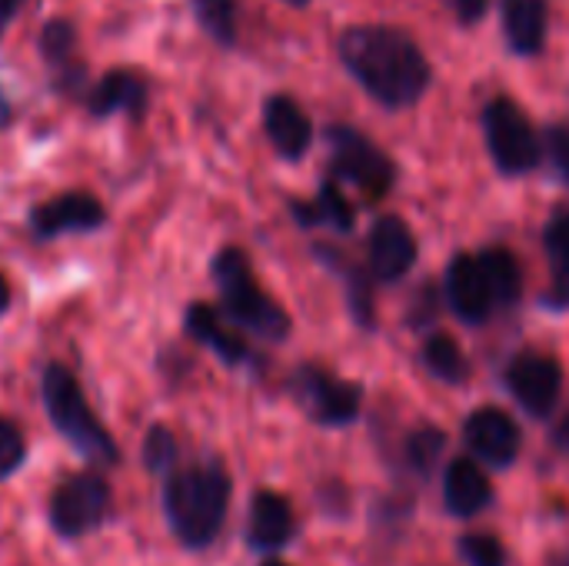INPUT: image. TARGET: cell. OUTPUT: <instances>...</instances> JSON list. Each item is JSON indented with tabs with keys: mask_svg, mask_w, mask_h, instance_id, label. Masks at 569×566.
Returning <instances> with one entry per match:
<instances>
[{
	"mask_svg": "<svg viewBox=\"0 0 569 566\" xmlns=\"http://www.w3.org/2000/svg\"><path fill=\"white\" fill-rule=\"evenodd\" d=\"M343 70L383 110L417 107L433 87V67L417 37L397 23H350L337 37Z\"/></svg>",
	"mask_w": 569,
	"mask_h": 566,
	"instance_id": "6da1fadb",
	"label": "cell"
},
{
	"mask_svg": "<svg viewBox=\"0 0 569 566\" xmlns=\"http://www.w3.org/2000/svg\"><path fill=\"white\" fill-rule=\"evenodd\" d=\"M447 3H450L453 17H457L463 27H477V23H483V17L490 13V3H493V0H447Z\"/></svg>",
	"mask_w": 569,
	"mask_h": 566,
	"instance_id": "1f68e13d",
	"label": "cell"
},
{
	"mask_svg": "<svg viewBox=\"0 0 569 566\" xmlns=\"http://www.w3.org/2000/svg\"><path fill=\"white\" fill-rule=\"evenodd\" d=\"M460 557L467 566H507V547L493 534H467L460 540Z\"/></svg>",
	"mask_w": 569,
	"mask_h": 566,
	"instance_id": "4dcf8cb0",
	"label": "cell"
},
{
	"mask_svg": "<svg viewBox=\"0 0 569 566\" xmlns=\"http://www.w3.org/2000/svg\"><path fill=\"white\" fill-rule=\"evenodd\" d=\"M553 444L563 450V454H569V414L557 424V430H553Z\"/></svg>",
	"mask_w": 569,
	"mask_h": 566,
	"instance_id": "836d02e7",
	"label": "cell"
},
{
	"mask_svg": "<svg viewBox=\"0 0 569 566\" xmlns=\"http://www.w3.org/2000/svg\"><path fill=\"white\" fill-rule=\"evenodd\" d=\"M447 450V434L440 427H420L407 437V447H403V457H407V467L420 477H430L440 464Z\"/></svg>",
	"mask_w": 569,
	"mask_h": 566,
	"instance_id": "4316f807",
	"label": "cell"
},
{
	"mask_svg": "<svg viewBox=\"0 0 569 566\" xmlns=\"http://www.w3.org/2000/svg\"><path fill=\"white\" fill-rule=\"evenodd\" d=\"M367 254H370V274L383 284H397L417 264V237L403 217L383 214L370 230Z\"/></svg>",
	"mask_w": 569,
	"mask_h": 566,
	"instance_id": "4fadbf2b",
	"label": "cell"
},
{
	"mask_svg": "<svg viewBox=\"0 0 569 566\" xmlns=\"http://www.w3.org/2000/svg\"><path fill=\"white\" fill-rule=\"evenodd\" d=\"M543 247L553 264V287L547 297L550 310H567L569 307V207L557 210L543 230Z\"/></svg>",
	"mask_w": 569,
	"mask_h": 566,
	"instance_id": "603a6c76",
	"label": "cell"
},
{
	"mask_svg": "<svg viewBox=\"0 0 569 566\" xmlns=\"http://www.w3.org/2000/svg\"><path fill=\"white\" fill-rule=\"evenodd\" d=\"M507 390L530 417H547L563 390V367L550 354H520L507 367Z\"/></svg>",
	"mask_w": 569,
	"mask_h": 566,
	"instance_id": "8fae6325",
	"label": "cell"
},
{
	"mask_svg": "<svg viewBox=\"0 0 569 566\" xmlns=\"http://www.w3.org/2000/svg\"><path fill=\"white\" fill-rule=\"evenodd\" d=\"M40 404L53 430L90 464V467H117L120 447L93 414L80 380L63 364H47L40 374Z\"/></svg>",
	"mask_w": 569,
	"mask_h": 566,
	"instance_id": "3957f363",
	"label": "cell"
},
{
	"mask_svg": "<svg viewBox=\"0 0 569 566\" xmlns=\"http://www.w3.org/2000/svg\"><path fill=\"white\" fill-rule=\"evenodd\" d=\"M290 394L317 427H347L360 417L363 390L323 367L303 364L290 377Z\"/></svg>",
	"mask_w": 569,
	"mask_h": 566,
	"instance_id": "ba28073f",
	"label": "cell"
},
{
	"mask_svg": "<svg viewBox=\"0 0 569 566\" xmlns=\"http://www.w3.org/2000/svg\"><path fill=\"white\" fill-rule=\"evenodd\" d=\"M10 120H13V107H10V97L0 90V130H7Z\"/></svg>",
	"mask_w": 569,
	"mask_h": 566,
	"instance_id": "e575fe53",
	"label": "cell"
},
{
	"mask_svg": "<svg viewBox=\"0 0 569 566\" xmlns=\"http://www.w3.org/2000/svg\"><path fill=\"white\" fill-rule=\"evenodd\" d=\"M297 520L293 507L283 494L273 490H257L250 500V517H247V544L257 554H277L293 540Z\"/></svg>",
	"mask_w": 569,
	"mask_h": 566,
	"instance_id": "d6986e66",
	"label": "cell"
},
{
	"mask_svg": "<svg viewBox=\"0 0 569 566\" xmlns=\"http://www.w3.org/2000/svg\"><path fill=\"white\" fill-rule=\"evenodd\" d=\"M113 514V490L103 474L80 470L57 484L47 500V524L60 540H83Z\"/></svg>",
	"mask_w": 569,
	"mask_h": 566,
	"instance_id": "52a82bcc",
	"label": "cell"
},
{
	"mask_svg": "<svg viewBox=\"0 0 569 566\" xmlns=\"http://www.w3.org/2000/svg\"><path fill=\"white\" fill-rule=\"evenodd\" d=\"M290 210H293L300 227H330V230H340V234H350L353 217H357L350 200L343 197V190H340V183L333 177L320 183L313 200H293Z\"/></svg>",
	"mask_w": 569,
	"mask_h": 566,
	"instance_id": "44dd1931",
	"label": "cell"
},
{
	"mask_svg": "<svg viewBox=\"0 0 569 566\" xmlns=\"http://www.w3.org/2000/svg\"><path fill=\"white\" fill-rule=\"evenodd\" d=\"M177 464H180V444H177V437L163 424H153L147 430V437H143V467L153 477L163 480Z\"/></svg>",
	"mask_w": 569,
	"mask_h": 566,
	"instance_id": "83f0119b",
	"label": "cell"
},
{
	"mask_svg": "<svg viewBox=\"0 0 569 566\" xmlns=\"http://www.w3.org/2000/svg\"><path fill=\"white\" fill-rule=\"evenodd\" d=\"M543 157H547L553 177L569 187V120H553L543 130Z\"/></svg>",
	"mask_w": 569,
	"mask_h": 566,
	"instance_id": "f546056e",
	"label": "cell"
},
{
	"mask_svg": "<svg viewBox=\"0 0 569 566\" xmlns=\"http://www.w3.org/2000/svg\"><path fill=\"white\" fill-rule=\"evenodd\" d=\"M283 3H287V7H307L310 0H283Z\"/></svg>",
	"mask_w": 569,
	"mask_h": 566,
	"instance_id": "8d00e7d4",
	"label": "cell"
},
{
	"mask_svg": "<svg viewBox=\"0 0 569 566\" xmlns=\"http://www.w3.org/2000/svg\"><path fill=\"white\" fill-rule=\"evenodd\" d=\"M480 260V270H483V280L490 287V297H493V310L503 307H517L520 297H523V270H520V260L507 250V247H487L477 254Z\"/></svg>",
	"mask_w": 569,
	"mask_h": 566,
	"instance_id": "7402d4cb",
	"label": "cell"
},
{
	"mask_svg": "<svg viewBox=\"0 0 569 566\" xmlns=\"http://www.w3.org/2000/svg\"><path fill=\"white\" fill-rule=\"evenodd\" d=\"M480 127H483L487 153L503 177H523L540 167L543 140H540L533 120L527 117V110L513 97H507V93L490 97L483 103Z\"/></svg>",
	"mask_w": 569,
	"mask_h": 566,
	"instance_id": "5b68a950",
	"label": "cell"
},
{
	"mask_svg": "<svg viewBox=\"0 0 569 566\" xmlns=\"http://www.w3.org/2000/svg\"><path fill=\"white\" fill-rule=\"evenodd\" d=\"M23 3H27V0H0V40H3L7 27L13 23V17H17V10H20Z\"/></svg>",
	"mask_w": 569,
	"mask_h": 566,
	"instance_id": "d6a6232c",
	"label": "cell"
},
{
	"mask_svg": "<svg viewBox=\"0 0 569 566\" xmlns=\"http://www.w3.org/2000/svg\"><path fill=\"white\" fill-rule=\"evenodd\" d=\"M210 277L217 284L223 317L243 334L267 344H283L290 337V314L257 284V274L240 247H223L210 260Z\"/></svg>",
	"mask_w": 569,
	"mask_h": 566,
	"instance_id": "277c9868",
	"label": "cell"
},
{
	"mask_svg": "<svg viewBox=\"0 0 569 566\" xmlns=\"http://www.w3.org/2000/svg\"><path fill=\"white\" fill-rule=\"evenodd\" d=\"M10 300H13V294H10V284H7V277H3V270H0V317L10 310Z\"/></svg>",
	"mask_w": 569,
	"mask_h": 566,
	"instance_id": "d590c367",
	"label": "cell"
},
{
	"mask_svg": "<svg viewBox=\"0 0 569 566\" xmlns=\"http://www.w3.org/2000/svg\"><path fill=\"white\" fill-rule=\"evenodd\" d=\"M327 150H330V177L340 183H353L367 200H380L397 183V163L393 157L377 147L367 133H360L350 123H330L327 127Z\"/></svg>",
	"mask_w": 569,
	"mask_h": 566,
	"instance_id": "8992f818",
	"label": "cell"
},
{
	"mask_svg": "<svg viewBox=\"0 0 569 566\" xmlns=\"http://www.w3.org/2000/svg\"><path fill=\"white\" fill-rule=\"evenodd\" d=\"M40 57L50 73V87L63 97H80L87 100V63L77 57V27L67 17H53L40 27L37 37Z\"/></svg>",
	"mask_w": 569,
	"mask_h": 566,
	"instance_id": "30bf717a",
	"label": "cell"
},
{
	"mask_svg": "<svg viewBox=\"0 0 569 566\" xmlns=\"http://www.w3.org/2000/svg\"><path fill=\"white\" fill-rule=\"evenodd\" d=\"M500 27L513 57H540L550 40V0H500Z\"/></svg>",
	"mask_w": 569,
	"mask_h": 566,
	"instance_id": "2e32d148",
	"label": "cell"
},
{
	"mask_svg": "<svg viewBox=\"0 0 569 566\" xmlns=\"http://www.w3.org/2000/svg\"><path fill=\"white\" fill-rule=\"evenodd\" d=\"M447 300H450L453 314L470 327L487 324V317L493 314V297H490V287L483 280L480 260L473 254H457L450 260V267H447Z\"/></svg>",
	"mask_w": 569,
	"mask_h": 566,
	"instance_id": "ac0fdd59",
	"label": "cell"
},
{
	"mask_svg": "<svg viewBox=\"0 0 569 566\" xmlns=\"http://www.w3.org/2000/svg\"><path fill=\"white\" fill-rule=\"evenodd\" d=\"M560 566H569V557H567V560H563V564H560Z\"/></svg>",
	"mask_w": 569,
	"mask_h": 566,
	"instance_id": "f35d334b",
	"label": "cell"
},
{
	"mask_svg": "<svg viewBox=\"0 0 569 566\" xmlns=\"http://www.w3.org/2000/svg\"><path fill=\"white\" fill-rule=\"evenodd\" d=\"M263 133L277 157L290 163L303 160L313 147V120L290 93H270L263 100Z\"/></svg>",
	"mask_w": 569,
	"mask_h": 566,
	"instance_id": "9a60e30c",
	"label": "cell"
},
{
	"mask_svg": "<svg viewBox=\"0 0 569 566\" xmlns=\"http://www.w3.org/2000/svg\"><path fill=\"white\" fill-rule=\"evenodd\" d=\"M493 500V487L487 480V474L480 470L477 460L460 457L447 467L443 474V504L453 517L467 520L477 517L480 510H487V504Z\"/></svg>",
	"mask_w": 569,
	"mask_h": 566,
	"instance_id": "ffe728a7",
	"label": "cell"
},
{
	"mask_svg": "<svg viewBox=\"0 0 569 566\" xmlns=\"http://www.w3.org/2000/svg\"><path fill=\"white\" fill-rule=\"evenodd\" d=\"M463 440L470 447V454L497 470L510 467L517 457H520V447H523V437H520V427L517 420L500 410V407H480L467 417L463 424Z\"/></svg>",
	"mask_w": 569,
	"mask_h": 566,
	"instance_id": "7c38bea8",
	"label": "cell"
},
{
	"mask_svg": "<svg viewBox=\"0 0 569 566\" xmlns=\"http://www.w3.org/2000/svg\"><path fill=\"white\" fill-rule=\"evenodd\" d=\"M183 330L190 334V340L207 347L227 367H243L250 360V347L243 334L210 304H190L183 314Z\"/></svg>",
	"mask_w": 569,
	"mask_h": 566,
	"instance_id": "e0dca14e",
	"label": "cell"
},
{
	"mask_svg": "<svg viewBox=\"0 0 569 566\" xmlns=\"http://www.w3.org/2000/svg\"><path fill=\"white\" fill-rule=\"evenodd\" d=\"M260 566H287V564H280V560H267V564H260Z\"/></svg>",
	"mask_w": 569,
	"mask_h": 566,
	"instance_id": "74e56055",
	"label": "cell"
},
{
	"mask_svg": "<svg viewBox=\"0 0 569 566\" xmlns=\"http://www.w3.org/2000/svg\"><path fill=\"white\" fill-rule=\"evenodd\" d=\"M423 367L430 370V377L443 380V384H467L470 380V360L463 357L460 344L450 334H430L423 344Z\"/></svg>",
	"mask_w": 569,
	"mask_h": 566,
	"instance_id": "d4e9b609",
	"label": "cell"
},
{
	"mask_svg": "<svg viewBox=\"0 0 569 566\" xmlns=\"http://www.w3.org/2000/svg\"><path fill=\"white\" fill-rule=\"evenodd\" d=\"M83 103L97 120H107L113 113H130L133 120H140L150 107V80L133 67H113L97 83H90Z\"/></svg>",
	"mask_w": 569,
	"mask_h": 566,
	"instance_id": "5bb4252c",
	"label": "cell"
},
{
	"mask_svg": "<svg viewBox=\"0 0 569 566\" xmlns=\"http://www.w3.org/2000/svg\"><path fill=\"white\" fill-rule=\"evenodd\" d=\"M233 497V480L227 467L213 457L193 460V464H177L160 487V507L170 534L183 550H207L230 510Z\"/></svg>",
	"mask_w": 569,
	"mask_h": 566,
	"instance_id": "7a4b0ae2",
	"label": "cell"
},
{
	"mask_svg": "<svg viewBox=\"0 0 569 566\" xmlns=\"http://www.w3.org/2000/svg\"><path fill=\"white\" fill-rule=\"evenodd\" d=\"M23 464H27V437L13 420L0 417V484L10 480Z\"/></svg>",
	"mask_w": 569,
	"mask_h": 566,
	"instance_id": "f1b7e54d",
	"label": "cell"
},
{
	"mask_svg": "<svg viewBox=\"0 0 569 566\" xmlns=\"http://www.w3.org/2000/svg\"><path fill=\"white\" fill-rule=\"evenodd\" d=\"M317 257L330 267V270H337L343 280H347V300H350V314H353V320L360 324V327H373V290H370V277L350 260V257H343L340 250H327V247H317Z\"/></svg>",
	"mask_w": 569,
	"mask_h": 566,
	"instance_id": "cb8c5ba5",
	"label": "cell"
},
{
	"mask_svg": "<svg viewBox=\"0 0 569 566\" xmlns=\"http://www.w3.org/2000/svg\"><path fill=\"white\" fill-rule=\"evenodd\" d=\"M200 30L217 47H237L240 37V0H190Z\"/></svg>",
	"mask_w": 569,
	"mask_h": 566,
	"instance_id": "484cf974",
	"label": "cell"
},
{
	"mask_svg": "<svg viewBox=\"0 0 569 566\" xmlns=\"http://www.w3.org/2000/svg\"><path fill=\"white\" fill-rule=\"evenodd\" d=\"M33 240L50 244L63 234H93L107 224V207L90 190H67L37 203L27 217Z\"/></svg>",
	"mask_w": 569,
	"mask_h": 566,
	"instance_id": "9c48e42d",
	"label": "cell"
}]
</instances>
